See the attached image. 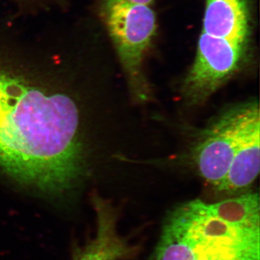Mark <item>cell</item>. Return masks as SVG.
<instances>
[{
  "mask_svg": "<svg viewBox=\"0 0 260 260\" xmlns=\"http://www.w3.org/2000/svg\"><path fill=\"white\" fill-rule=\"evenodd\" d=\"M74 101L30 85L0 65V171L47 195L69 191L83 172Z\"/></svg>",
  "mask_w": 260,
  "mask_h": 260,
  "instance_id": "1",
  "label": "cell"
},
{
  "mask_svg": "<svg viewBox=\"0 0 260 260\" xmlns=\"http://www.w3.org/2000/svg\"><path fill=\"white\" fill-rule=\"evenodd\" d=\"M150 260H260L258 194L178 205Z\"/></svg>",
  "mask_w": 260,
  "mask_h": 260,
  "instance_id": "2",
  "label": "cell"
},
{
  "mask_svg": "<svg viewBox=\"0 0 260 260\" xmlns=\"http://www.w3.org/2000/svg\"><path fill=\"white\" fill-rule=\"evenodd\" d=\"M104 14L132 99L139 104L150 102L153 93L143 71V61L156 31L153 10L149 5L128 0H105Z\"/></svg>",
  "mask_w": 260,
  "mask_h": 260,
  "instance_id": "3",
  "label": "cell"
},
{
  "mask_svg": "<svg viewBox=\"0 0 260 260\" xmlns=\"http://www.w3.org/2000/svg\"><path fill=\"white\" fill-rule=\"evenodd\" d=\"M246 46L202 32L196 57L181 85L186 104L203 105L237 74L245 60Z\"/></svg>",
  "mask_w": 260,
  "mask_h": 260,
  "instance_id": "4",
  "label": "cell"
},
{
  "mask_svg": "<svg viewBox=\"0 0 260 260\" xmlns=\"http://www.w3.org/2000/svg\"><path fill=\"white\" fill-rule=\"evenodd\" d=\"M242 104L228 108L202 133L190 154L196 172L215 191L232 162Z\"/></svg>",
  "mask_w": 260,
  "mask_h": 260,
  "instance_id": "5",
  "label": "cell"
},
{
  "mask_svg": "<svg viewBox=\"0 0 260 260\" xmlns=\"http://www.w3.org/2000/svg\"><path fill=\"white\" fill-rule=\"evenodd\" d=\"M259 105L254 101L243 103L232 162L217 191L234 194L249 189L259 174Z\"/></svg>",
  "mask_w": 260,
  "mask_h": 260,
  "instance_id": "6",
  "label": "cell"
},
{
  "mask_svg": "<svg viewBox=\"0 0 260 260\" xmlns=\"http://www.w3.org/2000/svg\"><path fill=\"white\" fill-rule=\"evenodd\" d=\"M92 198L96 216L95 236L77 249L72 260H125L132 257L138 249L118 232L116 208L99 194Z\"/></svg>",
  "mask_w": 260,
  "mask_h": 260,
  "instance_id": "7",
  "label": "cell"
},
{
  "mask_svg": "<svg viewBox=\"0 0 260 260\" xmlns=\"http://www.w3.org/2000/svg\"><path fill=\"white\" fill-rule=\"evenodd\" d=\"M249 30L246 0H206L203 32L246 44Z\"/></svg>",
  "mask_w": 260,
  "mask_h": 260,
  "instance_id": "8",
  "label": "cell"
},
{
  "mask_svg": "<svg viewBox=\"0 0 260 260\" xmlns=\"http://www.w3.org/2000/svg\"><path fill=\"white\" fill-rule=\"evenodd\" d=\"M132 3H139V4H144L150 5L154 0H128Z\"/></svg>",
  "mask_w": 260,
  "mask_h": 260,
  "instance_id": "9",
  "label": "cell"
}]
</instances>
